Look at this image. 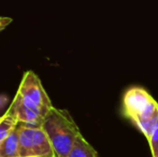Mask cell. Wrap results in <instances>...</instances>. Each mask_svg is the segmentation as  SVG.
I'll return each mask as SVG.
<instances>
[{"label": "cell", "instance_id": "8992f818", "mask_svg": "<svg viewBox=\"0 0 158 157\" xmlns=\"http://www.w3.org/2000/svg\"><path fill=\"white\" fill-rule=\"evenodd\" d=\"M0 157H21L19 156V124L0 144Z\"/></svg>", "mask_w": 158, "mask_h": 157}, {"label": "cell", "instance_id": "30bf717a", "mask_svg": "<svg viewBox=\"0 0 158 157\" xmlns=\"http://www.w3.org/2000/svg\"><path fill=\"white\" fill-rule=\"evenodd\" d=\"M11 23H12V19L6 16H0V31L6 29Z\"/></svg>", "mask_w": 158, "mask_h": 157}, {"label": "cell", "instance_id": "9c48e42d", "mask_svg": "<svg viewBox=\"0 0 158 157\" xmlns=\"http://www.w3.org/2000/svg\"><path fill=\"white\" fill-rule=\"evenodd\" d=\"M148 144L151 147V152H152L153 157H158V125L155 127L153 132L151 134L150 138L148 139Z\"/></svg>", "mask_w": 158, "mask_h": 157}, {"label": "cell", "instance_id": "5b68a950", "mask_svg": "<svg viewBox=\"0 0 158 157\" xmlns=\"http://www.w3.org/2000/svg\"><path fill=\"white\" fill-rule=\"evenodd\" d=\"M11 107L14 110L19 123L29 127H42L45 116L48 112L38 108L37 105L28 102L19 93L15 94Z\"/></svg>", "mask_w": 158, "mask_h": 157}, {"label": "cell", "instance_id": "3957f363", "mask_svg": "<svg viewBox=\"0 0 158 157\" xmlns=\"http://www.w3.org/2000/svg\"><path fill=\"white\" fill-rule=\"evenodd\" d=\"M19 156L55 157L53 147L42 127H29L19 123Z\"/></svg>", "mask_w": 158, "mask_h": 157}, {"label": "cell", "instance_id": "52a82bcc", "mask_svg": "<svg viewBox=\"0 0 158 157\" xmlns=\"http://www.w3.org/2000/svg\"><path fill=\"white\" fill-rule=\"evenodd\" d=\"M17 124H19V121L14 113V110L10 105L6 113L0 116V144L12 132V130L16 127Z\"/></svg>", "mask_w": 158, "mask_h": 157}, {"label": "cell", "instance_id": "6da1fadb", "mask_svg": "<svg viewBox=\"0 0 158 157\" xmlns=\"http://www.w3.org/2000/svg\"><path fill=\"white\" fill-rule=\"evenodd\" d=\"M42 128L50 140L55 157H68L81 134L70 113L56 108L51 109L45 116Z\"/></svg>", "mask_w": 158, "mask_h": 157}, {"label": "cell", "instance_id": "277c9868", "mask_svg": "<svg viewBox=\"0 0 158 157\" xmlns=\"http://www.w3.org/2000/svg\"><path fill=\"white\" fill-rule=\"evenodd\" d=\"M17 93L28 102L37 105L45 112H50L51 109L54 108L39 76L31 70L24 73Z\"/></svg>", "mask_w": 158, "mask_h": 157}, {"label": "cell", "instance_id": "ba28073f", "mask_svg": "<svg viewBox=\"0 0 158 157\" xmlns=\"http://www.w3.org/2000/svg\"><path fill=\"white\" fill-rule=\"evenodd\" d=\"M68 157H99V155L84 137L80 134Z\"/></svg>", "mask_w": 158, "mask_h": 157}, {"label": "cell", "instance_id": "7a4b0ae2", "mask_svg": "<svg viewBox=\"0 0 158 157\" xmlns=\"http://www.w3.org/2000/svg\"><path fill=\"white\" fill-rule=\"evenodd\" d=\"M125 116L135 123L139 130L150 138L158 125V102L141 87H132L126 92L123 100Z\"/></svg>", "mask_w": 158, "mask_h": 157}]
</instances>
